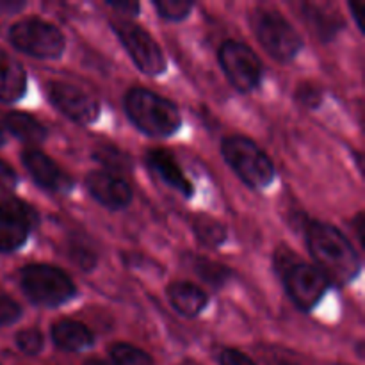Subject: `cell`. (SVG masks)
<instances>
[{
	"label": "cell",
	"instance_id": "6da1fadb",
	"mask_svg": "<svg viewBox=\"0 0 365 365\" xmlns=\"http://www.w3.org/2000/svg\"><path fill=\"white\" fill-rule=\"evenodd\" d=\"M307 241L314 260L327 280L346 285L360 273L362 264L355 248L335 227L314 221L307 228Z\"/></svg>",
	"mask_w": 365,
	"mask_h": 365
},
{
	"label": "cell",
	"instance_id": "7a4b0ae2",
	"mask_svg": "<svg viewBox=\"0 0 365 365\" xmlns=\"http://www.w3.org/2000/svg\"><path fill=\"white\" fill-rule=\"evenodd\" d=\"M125 109L138 128L153 138H168L180 128L177 106L145 88H134L125 96Z\"/></svg>",
	"mask_w": 365,
	"mask_h": 365
},
{
	"label": "cell",
	"instance_id": "3957f363",
	"mask_svg": "<svg viewBox=\"0 0 365 365\" xmlns=\"http://www.w3.org/2000/svg\"><path fill=\"white\" fill-rule=\"evenodd\" d=\"M221 152L232 170L252 189H266L274 180V166L266 152L245 135H230L221 143Z\"/></svg>",
	"mask_w": 365,
	"mask_h": 365
},
{
	"label": "cell",
	"instance_id": "277c9868",
	"mask_svg": "<svg viewBox=\"0 0 365 365\" xmlns=\"http://www.w3.org/2000/svg\"><path fill=\"white\" fill-rule=\"evenodd\" d=\"M20 282L25 296L41 307L63 305L77 294L71 278L48 264H31L24 267Z\"/></svg>",
	"mask_w": 365,
	"mask_h": 365
},
{
	"label": "cell",
	"instance_id": "5b68a950",
	"mask_svg": "<svg viewBox=\"0 0 365 365\" xmlns=\"http://www.w3.org/2000/svg\"><path fill=\"white\" fill-rule=\"evenodd\" d=\"M253 27H255V34L260 45L273 59L287 63V61L294 59L302 50L303 41L298 31L277 11H257L253 16Z\"/></svg>",
	"mask_w": 365,
	"mask_h": 365
},
{
	"label": "cell",
	"instance_id": "8992f818",
	"mask_svg": "<svg viewBox=\"0 0 365 365\" xmlns=\"http://www.w3.org/2000/svg\"><path fill=\"white\" fill-rule=\"evenodd\" d=\"M9 39L18 50L38 59H57L66 46L59 29L39 18L14 24L9 31Z\"/></svg>",
	"mask_w": 365,
	"mask_h": 365
},
{
	"label": "cell",
	"instance_id": "52a82bcc",
	"mask_svg": "<svg viewBox=\"0 0 365 365\" xmlns=\"http://www.w3.org/2000/svg\"><path fill=\"white\" fill-rule=\"evenodd\" d=\"M220 64L237 91H252L262 78V63L252 48L237 41H227L220 48Z\"/></svg>",
	"mask_w": 365,
	"mask_h": 365
},
{
	"label": "cell",
	"instance_id": "ba28073f",
	"mask_svg": "<svg viewBox=\"0 0 365 365\" xmlns=\"http://www.w3.org/2000/svg\"><path fill=\"white\" fill-rule=\"evenodd\" d=\"M118 38L132 57L135 66L146 75H160L166 70V59L155 39L135 24L114 25Z\"/></svg>",
	"mask_w": 365,
	"mask_h": 365
},
{
	"label": "cell",
	"instance_id": "9c48e42d",
	"mask_svg": "<svg viewBox=\"0 0 365 365\" xmlns=\"http://www.w3.org/2000/svg\"><path fill=\"white\" fill-rule=\"evenodd\" d=\"M38 225V212L21 200H6L0 203V252L21 248L29 230Z\"/></svg>",
	"mask_w": 365,
	"mask_h": 365
},
{
	"label": "cell",
	"instance_id": "30bf717a",
	"mask_svg": "<svg viewBox=\"0 0 365 365\" xmlns=\"http://www.w3.org/2000/svg\"><path fill=\"white\" fill-rule=\"evenodd\" d=\"M285 287L292 302L302 310H310L321 302L328 289V280L317 267L296 262L284 273Z\"/></svg>",
	"mask_w": 365,
	"mask_h": 365
},
{
	"label": "cell",
	"instance_id": "8fae6325",
	"mask_svg": "<svg viewBox=\"0 0 365 365\" xmlns=\"http://www.w3.org/2000/svg\"><path fill=\"white\" fill-rule=\"evenodd\" d=\"M48 96L56 109H59L64 116L77 123H93L100 114L98 100L77 86L66 84V82H52L48 88Z\"/></svg>",
	"mask_w": 365,
	"mask_h": 365
},
{
	"label": "cell",
	"instance_id": "7c38bea8",
	"mask_svg": "<svg viewBox=\"0 0 365 365\" xmlns=\"http://www.w3.org/2000/svg\"><path fill=\"white\" fill-rule=\"evenodd\" d=\"M86 187L89 195L107 209H123L132 202L130 185L109 171H91L86 177Z\"/></svg>",
	"mask_w": 365,
	"mask_h": 365
},
{
	"label": "cell",
	"instance_id": "4fadbf2b",
	"mask_svg": "<svg viewBox=\"0 0 365 365\" xmlns=\"http://www.w3.org/2000/svg\"><path fill=\"white\" fill-rule=\"evenodd\" d=\"M21 163L27 168L29 175L38 182L41 187L56 192H64L71 187V178L53 163L50 157L39 150L27 148L21 153Z\"/></svg>",
	"mask_w": 365,
	"mask_h": 365
},
{
	"label": "cell",
	"instance_id": "5bb4252c",
	"mask_svg": "<svg viewBox=\"0 0 365 365\" xmlns=\"http://www.w3.org/2000/svg\"><path fill=\"white\" fill-rule=\"evenodd\" d=\"M146 163L170 187L177 189L184 196L192 195L191 182L185 178L180 166H178L177 160L173 159L170 152H166V150H150L148 155H146Z\"/></svg>",
	"mask_w": 365,
	"mask_h": 365
},
{
	"label": "cell",
	"instance_id": "9a60e30c",
	"mask_svg": "<svg viewBox=\"0 0 365 365\" xmlns=\"http://www.w3.org/2000/svg\"><path fill=\"white\" fill-rule=\"evenodd\" d=\"M25 88H27V77L21 64L0 48V100L16 102L24 96Z\"/></svg>",
	"mask_w": 365,
	"mask_h": 365
},
{
	"label": "cell",
	"instance_id": "2e32d148",
	"mask_svg": "<svg viewBox=\"0 0 365 365\" xmlns=\"http://www.w3.org/2000/svg\"><path fill=\"white\" fill-rule=\"evenodd\" d=\"M168 298L171 305L185 317H196L207 307V294L189 282H175L168 287Z\"/></svg>",
	"mask_w": 365,
	"mask_h": 365
},
{
	"label": "cell",
	"instance_id": "e0dca14e",
	"mask_svg": "<svg viewBox=\"0 0 365 365\" xmlns=\"http://www.w3.org/2000/svg\"><path fill=\"white\" fill-rule=\"evenodd\" d=\"M52 339L61 349L81 351L93 344V335L88 327L71 319H61L52 327Z\"/></svg>",
	"mask_w": 365,
	"mask_h": 365
},
{
	"label": "cell",
	"instance_id": "ac0fdd59",
	"mask_svg": "<svg viewBox=\"0 0 365 365\" xmlns=\"http://www.w3.org/2000/svg\"><path fill=\"white\" fill-rule=\"evenodd\" d=\"M6 128H9L11 134L24 139L27 143H41L45 141L46 130L36 118L27 113H9L4 118Z\"/></svg>",
	"mask_w": 365,
	"mask_h": 365
},
{
	"label": "cell",
	"instance_id": "d6986e66",
	"mask_svg": "<svg viewBox=\"0 0 365 365\" xmlns=\"http://www.w3.org/2000/svg\"><path fill=\"white\" fill-rule=\"evenodd\" d=\"M192 232L198 237L202 245L209 246V248H217L227 239V228L214 217L207 216V214H198L192 221Z\"/></svg>",
	"mask_w": 365,
	"mask_h": 365
},
{
	"label": "cell",
	"instance_id": "ffe728a7",
	"mask_svg": "<svg viewBox=\"0 0 365 365\" xmlns=\"http://www.w3.org/2000/svg\"><path fill=\"white\" fill-rule=\"evenodd\" d=\"M192 267L196 273L207 282V284L214 285V287H223L228 280L232 278V271L223 264L212 262L207 259H195L192 260Z\"/></svg>",
	"mask_w": 365,
	"mask_h": 365
},
{
	"label": "cell",
	"instance_id": "44dd1931",
	"mask_svg": "<svg viewBox=\"0 0 365 365\" xmlns=\"http://www.w3.org/2000/svg\"><path fill=\"white\" fill-rule=\"evenodd\" d=\"M305 18L310 25L314 27L316 34L319 36L321 39H331L335 36L337 29V21L331 16H328L323 9L316 6H305Z\"/></svg>",
	"mask_w": 365,
	"mask_h": 365
},
{
	"label": "cell",
	"instance_id": "7402d4cb",
	"mask_svg": "<svg viewBox=\"0 0 365 365\" xmlns=\"http://www.w3.org/2000/svg\"><path fill=\"white\" fill-rule=\"evenodd\" d=\"M110 359L114 365H153L148 353L123 342L110 346Z\"/></svg>",
	"mask_w": 365,
	"mask_h": 365
},
{
	"label": "cell",
	"instance_id": "603a6c76",
	"mask_svg": "<svg viewBox=\"0 0 365 365\" xmlns=\"http://www.w3.org/2000/svg\"><path fill=\"white\" fill-rule=\"evenodd\" d=\"M93 159L98 160L100 164H103L109 170H128L130 168V160L127 159V155L120 152V150L113 148V146H98V148L93 152Z\"/></svg>",
	"mask_w": 365,
	"mask_h": 365
},
{
	"label": "cell",
	"instance_id": "cb8c5ba5",
	"mask_svg": "<svg viewBox=\"0 0 365 365\" xmlns=\"http://www.w3.org/2000/svg\"><path fill=\"white\" fill-rule=\"evenodd\" d=\"M153 6L159 11L160 16L171 21L184 20L192 9V4L187 0H155Z\"/></svg>",
	"mask_w": 365,
	"mask_h": 365
},
{
	"label": "cell",
	"instance_id": "d4e9b609",
	"mask_svg": "<svg viewBox=\"0 0 365 365\" xmlns=\"http://www.w3.org/2000/svg\"><path fill=\"white\" fill-rule=\"evenodd\" d=\"M68 253H70V259L73 260L75 266H78L84 271H91L93 267L96 266V255L88 245L81 241L70 242V248H68Z\"/></svg>",
	"mask_w": 365,
	"mask_h": 365
},
{
	"label": "cell",
	"instance_id": "484cf974",
	"mask_svg": "<svg viewBox=\"0 0 365 365\" xmlns=\"http://www.w3.org/2000/svg\"><path fill=\"white\" fill-rule=\"evenodd\" d=\"M16 344L27 355H38L43 349V335L41 331L36 328H29V330L18 331Z\"/></svg>",
	"mask_w": 365,
	"mask_h": 365
},
{
	"label": "cell",
	"instance_id": "4316f807",
	"mask_svg": "<svg viewBox=\"0 0 365 365\" xmlns=\"http://www.w3.org/2000/svg\"><path fill=\"white\" fill-rule=\"evenodd\" d=\"M21 309L14 299H11L9 296L0 294V327L4 324H11L14 321L20 319Z\"/></svg>",
	"mask_w": 365,
	"mask_h": 365
},
{
	"label": "cell",
	"instance_id": "83f0119b",
	"mask_svg": "<svg viewBox=\"0 0 365 365\" xmlns=\"http://www.w3.org/2000/svg\"><path fill=\"white\" fill-rule=\"evenodd\" d=\"M296 96H298V100L303 106L314 109V107H317L321 103V96L323 95H321L319 88H316V86L302 84L298 91H296Z\"/></svg>",
	"mask_w": 365,
	"mask_h": 365
},
{
	"label": "cell",
	"instance_id": "f1b7e54d",
	"mask_svg": "<svg viewBox=\"0 0 365 365\" xmlns=\"http://www.w3.org/2000/svg\"><path fill=\"white\" fill-rule=\"evenodd\" d=\"M221 365H257L250 356L245 353L237 351V349H223L220 355Z\"/></svg>",
	"mask_w": 365,
	"mask_h": 365
},
{
	"label": "cell",
	"instance_id": "f546056e",
	"mask_svg": "<svg viewBox=\"0 0 365 365\" xmlns=\"http://www.w3.org/2000/svg\"><path fill=\"white\" fill-rule=\"evenodd\" d=\"M16 182H18V177L13 171V168L0 159V189H4V191L14 189L16 187Z\"/></svg>",
	"mask_w": 365,
	"mask_h": 365
},
{
	"label": "cell",
	"instance_id": "4dcf8cb0",
	"mask_svg": "<svg viewBox=\"0 0 365 365\" xmlns=\"http://www.w3.org/2000/svg\"><path fill=\"white\" fill-rule=\"evenodd\" d=\"M109 6L120 11H130V14H135L139 11V6L135 2H109Z\"/></svg>",
	"mask_w": 365,
	"mask_h": 365
},
{
	"label": "cell",
	"instance_id": "1f68e13d",
	"mask_svg": "<svg viewBox=\"0 0 365 365\" xmlns=\"http://www.w3.org/2000/svg\"><path fill=\"white\" fill-rule=\"evenodd\" d=\"M349 9H351V13H353V16H355V20H356V24H359V27H360V31H364V25H362V4H359V2H351L349 4Z\"/></svg>",
	"mask_w": 365,
	"mask_h": 365
},
{
	"label": "cell",
	"instance_id": "d6a6232c",
	"mask_svg": "<svg viewBox=\"0 0 365 365\" xmlns=\"http://www.w3.org/2000/svg\"><path fill=\"white\" fill-rule=\"evenodd\" d=\"M355 228H356V234H359L360 242H364V214H359V216H356Z\"/></svg>",
	"mask_w": 365,
	"mask_h": 365
},
{
	"label": "cell",
	"instance_id": "836d02e7",
	"mask_svg": "<svg viewBox=\"0 0 365 365\" xmlns=\"http://www.w3.org/2000/svg\"><path fill=\"white\" fill-rule=\"evenodd\" d=\"M84 365H110V364L106 362V360H88Z\"/></svg>",
	"mask_w": 365,
	"mask_h": 365
},
{
	"label": "cell",
	"instance_id": "e575fe53",
	"mask_svg": "<svg viewBox=\"0 0 365 365\" xmlns=\"http://www.w3.org/2000/svg\"><path fill=\"white\" fill-rule=\"evenodd\" d=\"M2 141H4V134H2V128H0V145H2Z\"/></svg>",
	"mask_w": 365,
	"mask_h": 365
},
{
	"label": "cell",
	"instance_id": "d590c367",
	"mask_svg": "<svg viewBox=\"0 0 365 365\" xmlns=\"http://www.w3.org/2000/svg\"><path fill=\"white\" fill-rule=\"evenodd\" d=\"M278 365H292V364H287V362H282V364H278Z\"/></svg>",
	"mask_w": 365,
	"mask_h": 365
}]
</instances>
